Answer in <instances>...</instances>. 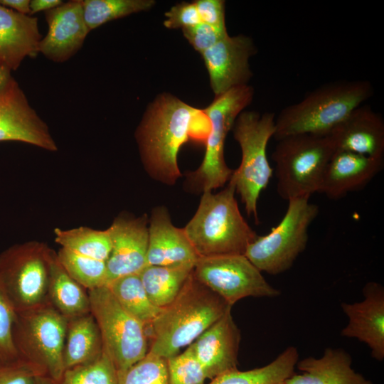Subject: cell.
<instances>
[{
  "mask_svg": "<svg viewBox=\"0 0 384 384\" xmlns=\"http://www.w3.org/2000/svg\"><path fill=\"white\" fill-rule=\"evenodd\" d=\"M194 265H146L139 275L151 302L161 309L171 304L191 274Z\"/></svg>",
  "mask_w": 384,
  "mask_h": 384,
  "instance_id": "cell-26",
  "label": "cell"
},
{
  "mask_svg": "<svg viewBox=\"0 0 384 384\" xmlns=\"http://www.w3.org/2000/svg\"><path fill=\"white\" fill-rule=\"evenodd\" d=\"M87 292L103 348L117 371L124 370L148 353L146 328L119 304L107 286Z\"/></svg>",
  "mask_w": 384,
  "mask_h": 384,
  "instance_id": "cell-11",
  "label": "cell"
},
{
  "mask_svg": "<svg viewBox=\"0 0 384 384\" xmlns=\"http://www.w3.org/2000/svg\"><path fill=\"white\" fill-rule=\"evenodd\" d=\"M277 142L272 159L279 196L288 201L318 193L325 168L336 150L330 136L301 134Z\"/></svg>",
  "mask_w": 384,
  "mask_h": 384,
  "instance_id": "cell-6",
  "label": "cell"
},
{
  "mask_svg": "<svg viewBox=\"0 0 384 384\" xmlns=\"http://www.w3.org/2000/svg\"><path fill=\"white\" fill-rule=\"evenodd\" d=\"M256 50L250 37L227 35L201 53L215 96L247 85L252 75L249 59Z\"/></svg>",
  "mask_w": 384,
  "mask_h": 384,
  "instance_id": "cell-15",
  "label": "cell"
},
{
  "mask_svg": "<svg viewBox=\"0 0 384 384\" xmlns=\"http://www.w3.org/2000/svg\"><path fill=\"white\" fill-rule=\"evenodd\" d=\"M277 384H287V383H285V380H284V381L280 382V383H277Z\"/></svg>",
  "mask_w": 384,
  "mask_h": 384,
  "instance_id": "cell-43",
  "label": "cell"
},
{
  "mask_svg": "<svg viewBox=\"0 0 384 384\" xmlns=\"http://www.w3.org/2000/svg\"><path fill=\"white\" fill-rule=\"evenodd\" d=\"M55 241L60 247L87 257L106 262L111 252L108 230H95L80 226L71 229L56 228Z\"/></svg>",
  "mask_w": 384,
  "mask_h": 384,
  "instance_id": "cell-29",
  "label": "cell"
},
{
  "mask_svg": "<svg viewBox=\"0 0 384 384\" xmlns=\"http://www.w3.org/2000/svg\"><path fill=\"white\" fill-rule=\"evenodd\" d=\"M244 255L200 257L193 274L201 283L233 306L242 298L280 295Z\"/></svg>",
  "mask_w": 384,
  "mask_h": 384,
  "instance_id": "cell-12",
  "label": "cell"
},
{
  "mask_svg": "<svg viewBox=\"0 0 384 384\" xmlns=\"http://www.w3.org/2000/svg\"><path fill=\"white\" fill-rule=\"evenodd\" d=\"M0 5L21 14L30 15V0H0Z\"/></svg>",
  "mask_w": 384,
  "mask_h": 384,
  "instance_id": "cell-41",
  "label": "cell"
},
{
  "mask_svg": "<svg viewBox=\"0 0 384 384\" xmlns=\"http://www.w3.org/2000/svg\"><path fill=\"white\" fill-rule=\"evenodd\" d=\"M16 311L0 284V362L18 358L12 329Z\"/></svg>",
  "mask_w": 384,
  "mask_h": 384,
  "instance_id": "cell-35",
  "label": "cell"
},
{
  "mask_svg": "<svg viewBox=\"0 0 384 384\" xmlns=\"http://www.w3.org/2000/svg\"><path fill=\"white\" fill-rule=\"evenodd\" d=\"M42 375L36 368L20 358L0 362V384H34Z\"/></svg>",
  "mask_w": 384,
  "mask_h": 384,
  "instance_id": "cell-36",
  "label": "cell"
},
{
  "mask_svg": "<svg viewBox=\"0 0 384 384\" xmlns=\"http://www.w3.org/2000/svg\"><path fill=\"white\" fill-rule=\"evenodd\" d=\"M231 309L192 272L176 299L146 327L151 338L148 352L166 360L176 356Z\"/></svg>",
  "mask_w": 384,
  "mask_h": 384,
  "instance_id": "cell-2",
  "label": "cell"
},
{
  "mask_svg": "<svg viewBox=\"0 0 384 384\" xmlns=\"http://www.w3.org/2000/svg\"><path fill=\"white\" fill-rule=\"evenodd\" d=\"M57 256L70 277L87 290L106 285V262L82 256L62 247Z\"/></svg>",
  "mask_w": 384,
  "mask_h": 384,
  "instance_id": "cell-31",
  "label": "cell"
},
{
  "mask_svg": "<svg viewBox=\"0 0 384 384\" xmlns=\"http://www.w3.org/2000/svg\"><path fill=\"white\" fill-rule=\"evenodd\" d=\"M38 18L0 5V68L17 70L26 57L38 53Z\"/></svg>",
  "mask_w": 384,
  "mask_h": 384,
  "instance_id": "cell-22",
  "label": "cell"
},
{
  "mask_svg": "<svg viewBox=\"0 0 384 384\" xmlns=\"http://www.w3.org/2000/svg\"><path fill=\"white\" fill-rule=\"evenodd\" d=\"M168 384H204L206 375L190 349L167 359Z\"/></svg>",
  "mask_w": 384,
  "mask_h": 384,
  "instance_id": "cell-34",
  "label": "cell"
},
{
  "mask_svg": "<svg viewBox=\"0 0 384 384\" xmlns=\"http://www.w3.org/2000/svg\"><path fill=\"white\" fill-rule=\"evenodd\" d=\"M184 37L193 48L203 53L214 46L219 40L228 35L222 33L213 27L200 23L193 27L182 29Z\"/></svg>",
  "mask_w": 384,
  "mask_h": 384,
  "instance_id": "cell-37",
  "label": "cell"
},
{
  "mask_svg": "<svg viewBox=\"0 0 384 384\" xmlns=\"http://www.w3.org/2000/svg\"><path fill=\"white\" fill-rule=\"evenodd\" d=\"M198 257L183 228L172 223L167 208H154L149 219L147 265H195Z\"/></svg>",
  "mask_w": 384,
  "mask_h": 384,
  "instance_id": "cell-20",
  "label": "cell"
},
{
  "mask_svg": "<svg viewBox=\"0 0 384 384\" xmlns=\"http://www.w3.org/2000/svg\"><path fill=\"white\" fill-rule=\"evenodd\" d=\"M319 211L308 197L288 201L280 222L268 234L258 235L244 255L261 272L273 275L286 272L306 249L309 228Z\"/></svg>",
  "mask_w": 384,
  "mask_h": 384,
  "instance_id": "cell-8",
  "label": "cell"
},
{
  "mask_svg": "<svg viewBox=\"0 0 384 384\" xmlns=\"http://www.w3.org/2000/svg\"><path fill=\"white\" fill-rule=\"evenodd\" d=\"M117 372L107 353L95 361L65 370L54 384H117Z\"/></svg>",
  "mask_w": 384,
  "mask_h": 384,
  "instance_id": "cell-32",
  "label": "cell"
},
{
  "mask_svg": "<svg viewBox=\"0 0 384 384\" xmlns=\"http://www.w3.org/2000/svg\"><path fill=\"white\" fill-rule=\"evenodd\" d=\"M55 253L47 244L36 240L13 245L0 253V284L15 311L48 302Z\"/></svg>",
  "mask_w": 384,
  "mask_h": 384,
  "instance_id": "cell-9",
  "label": "cell"
},
{
  "mask_svg": "<svg viewBox=\"0 0 384 384\" xmlns=\"http://www.w3.org/2000/svg\"><path fill=\"white\" fill-rule=\"evenodd\" d=\"M68 319L47 303L16 311L12 336L18 357L58 381L65 372Z\"/></svg>",
  "mask_w": 384,
  "mask_h": 384,
  "instance_id": "cell-7",
  "label": "cell"
},
{
  "mask_svg": "<svg viewBox=\"0 0 384 384\" xmlns=\"http://www.w3.org/2000/svg\"><path fill=\"white\" fill-rule=\"evenodd\" d=\"M34 384H54V380L48 376L42 375L37 378Z\"/></svg>",
  "mask_w": 384,
  "mask_h": 384,
  "instance_id": "cell-42",
  "label": "cell"
},
{
  "mask_svg": "<svg viewBox=\"0 0 384 384\" xmlns=\"http://www.w3.org/2000/svg\"><path fill=\"white\" fill-rule=\"evenodd\" d=\"M254 89L249 85L233 87L215 96L202 110L209 122L206 139V153L201 166L191 179L203 191H212L229 181L233 170L224 158L226 137L238 115L251 103Z\"/></svg>",
  "mask_w": 384,
  "mask_h": 384,
  "instance_id": "cell-10",
  "label": "cell"
},
{
  "mask_svg": "<svg viewBox=\"0 0 384 384\" xmlns=\"http://www.w3.org/2000/svg\"><path fill=\"white\" fill-rule=\"evenodd\" d=\"M352 358L342 348H327L319 358L308 357L298 361L302 373L294 374L287 384H373L351 368Z\"/></svg>",
  "mask_w": 384,
  "mask_h": 384,
  "instance_id": "cell-23",
  "label": "cell"
},
{
  "mask_svg": "<svg viewBox=\"0 0 384 384\" xmlns=\"http://www.w3.org/2000/svg\"><path fill=\"white\" fill-rule=\"evenodd\" d=\"M47 299L68 319L90 312L87 290L66 272L56 252L50 267Z\"/></svg>",
  "mask_w": 384,
  "mask_h": 384,
  "instance_id": "cell-25",
  "label": "cell"
},
{
  "mask_svg": "<svg viewBox=\"0 0 384 384\" xmlns=\"http://www.w3.org/2000/svg\"><path fill=\"white\" fill-rule=\"evenodd\" d=\"M111 252L106 262L107 284L120 277L139 274L146 265L149 218L119 215L107 228Z\"/></svg>",
  "mask_w": 384,
  "mask_h": 384,
  "instance_id": "cell-14",
  "label": "cell"
},
{
  "mask_svg": "<svg viewBox=\"0 0 384 384\" xmlns=\"http://www.w3.org/2000/svg\"><path fill=\"white\" fill-rule=\"evenodd\" d=\"M235 193L231 177L220 192H203L194 215L183 228L199 257L244 255L258 236L242 215Z\"/></svg>",
  "mask_w": 384,
  "mask_h": 384,
  "instance_id": "cell-4",
  "label": "cell"
},
{
  "mask_svg": "<svg viewBox=\"0 0 384 384\" xmlns=\"http://www.w3.org/2000/svg\"><path fill=\"white\" fill-rule=\"evenodd\" d=\"M106 286L119 304L145 328L153 322L162 309L149 299L139 274L120 277Z\"/></svg>",
  "mask_w": 384,
  "mask_h": 384,
  "instance_id": "cell-28",
  "label": "cell"
},
{
  "mask_svg": "<svg viewBox=\"0 0 384 384\" xmlns=\"http://www.w3.org/2000/svg\"><path fill=\"white\" fill-rule=\"evenodd\" d=\"M275 114L242 111L237 117L233 136L241 149V161L231 178L248 216L258 223L257 201L267 188L273 170L267 155L269 141L275 132Z\"/></svg>",
  "mask_w": 384,
  "mask_h": 384,
  "instance_id": "cell-5",
  "label": "cell"
},
{
  "mask_svg": "<svg viewBox=\"0 0 384 384\" xmlns=\"http://www.w3.org/2000/svg\"><path fill=\"white\" fill-rule=\"evenodd\" d=\"M329 136L336 149L384 157V120L368 105L355 109Z\"/></svg>",
  "mask_w": 384,
  "mask_h": 384,
  "instance_id": "cell-21",
  "label": "cell"
},
{
  "mask_svg": "<svg viewBox=\"0 0 384 384\" xmlns=\"http://www.w3.org/2000/svg\"><path fill=\"white\" fill-rule=\"evenodd\" d=\"M240 333L229 309L188 348L210 380L238 369Z\"/></svg>",
  "mask_w": 384,
  "mask_h": 384,
  "instance_id": "cell-17",
  "label": "cell"
},
{
  "mask_svg": "<svg viewBox=\"0 0 384 384\" xmlns=\"http://www.w3.org/2000/svg\"><path fill=\"white\" fill-rule=\"evenodd\" d=\"M166 19L164 25L168 28L182 29L193 27L202 23L193 2H182L173 7L165 14Z\"/></svg>",
  "mask_w": 384,
  "mask_h": 384,
  "instance_id": "cell-38",
  "label": "cell"
},
{
  "mask_svg": "<svg viewBox=\"0 0 384 384\" xmlns=\"http://www.w3.org/2000/svg\"><path fill=\"white\" fill-rule=\"evenodd\" d=\"M203 112L171 94H161L149 106L136 132L141 159L155 180L172 186L181 176L178 153L195 137Z\"/></svg>",
  "mask_w": 384,
  "mask_h": 384,
  "instance_id": "cell-1",
  "label": "cell"
},
{
  "mask_svg": "<svg viewBox=\"0 0 384 384\" xmlns=\"http://www.w3.org/2000/svg\"><path fill=\"white\" fill-rule=\"evenodd\" d=\"M61 0H31L30 1V16L40 12L46 11L60 5Z\"/></svg>",
  "mask_w": 384,
  "mask_h": 384,
  "instance_id": "cell-40",
  "label": "cell"
},
{
  "mask_svg": "<svg viewBox=\"0 0 384 384\" xmlns=\"http://www.w3.org/2000/svg\"><path fill=\"white\" fill-rule=\"evenodd\" d=\"M10 141L58 151L48 125L30 105L14 78L0 91V142Z\"/></svg>",
  "mask_w": 384,
  "mask_h": 384,
  "instance_id": "cell-13",
  "label": "cell"
},
{
  "mask_svg": "<svg viewBox=\"0 0 384 384\" xmlns=\"http://www.w3.org/2000/svg\"><path fill=\"white\" fill-rule=\"evenodd\" d=\"M201 21L222 33H228L225 22V3L223 0L195 1Z\"/></svg>",
  "mask_w": 384,
  "mask_h": 384,
  "instance_id": "cell-39",
  "label": "cell"
},
{
  "mask_svg": "<svg viewBox=\"0 0 384 384\" xmlns=\"http://www.w3.org/2000/svg\"><path fill=\"white\" fill-rule=\"evenodd\" d=\"M48 31L38 46V53L55 63L73 57L82 46L90 30L85 23L82 0L63 2L45 11Z\"/></svg>",
  "mask_w": 384,
  "mask_h": 384,
  "instance_id": "cell-16",
  "label": "cell"
},
{
  "mask_svg": "<svg viewBox=\"0 0 384 384\" xmlns=\"http://www.w3.org/2000/svg\"><path fill=\"white\" fill-rule=\"evenodd\" d=\"M298 358L297 348L289 346L263 367L245 371L230 370L212 379L209 384H277L294 374Z\"/></svg>",
  "mask_w": 384,
  "mask_h": 384,
  "instance_id": "cell-27",
  "label": "cell"
},
{
  "mask_svg": "<svg viewBox=\"0 0 384 384\" xmlns=\"http://www.w3.org/2000/svg\"><path fill=\"white\" fill-rule=\"evenodd\" d=\"M373 93V87L368 80H338L323 84L301 101L280 111L275 117L273 137L278 141L301 134L329 136Z\"/></svg>",
  "mask_w": 384,
  "mask_h": 384,
  "instance_id": "cell-3",
  "label": "cell"
},
{
  "mask_svg": "<svg viewBox=\"0 0 384 384\" xmlns=\"http://www.w3.org/2000/svg\"><path fill=\"white\" fill-rule=\"evenodd\" d=\"M85 23L92 31L102 24L150 9L153 0H82Z\"/></svg>",
  "mask_w": 384,
  "mask_h": 384,
  "instance_id": "cell-30",
  "label": "cell"
},
{
  "mask_svg": "<svg viewBox=\"0 0 384 384\" xmlns=\"http://www.w3.org/2000/svg\"><path fill=\"white\" fill-rule=\"evenodd\" d=\"M384 157H370L336 149L324 171L318 193L339 199L363 188L380 173Z\"/></svg>",
  "mask_w": 384,
  "mask_h": 384,
  "instance_id": "cell-19",
  "label": "cell"
},
{
  "mask_svg": "<svg viewBox=\"0 0 384 384\" xmlns=\"http://www.w3.org/2000/svg\"><path fill=\"white\" fill-rule=\"evenodd\" d=\"M117 372V384H168L167 360L149 352L127 369Z\"/></svg>",
  "mask_w": 384,
  "mask_h": 384,
  "instance_id": "cell-33",
  "label": "cell"
},
{
  "mask_svg": "<svg viewBox=\"0 0 384 384\" xmlns=\"http://www.w3.org/2000/svg\"><path fill=\"white\" fill-rule=\"evenodd\" d=\"M103 351L100 329L90 312L68 320L63 349L65 370L91 363Z\"/></svg>",
  "mask_w": 384,
  "mask_h": 384,
  "instance_id": "cell-24",
  "label": "cell"
},
{
  "mask_svg": "<svg viewBox=\"0 0 384 384\" xmlns=\"http://www.w3.org/2000/svg\"><path fill=\"white\" fill-rule=\"evenodd\" d=\"M363 300L341 304L348 323L341 336L354 338L365 343L375 360L384 359V288L381 284L370 282L363 289Z\"/></svg>",
  "mask_w": 384,
  "mask_h": 384,
  "instance_id": "cell-18",
  "label": "cell"
}]
</instances>
